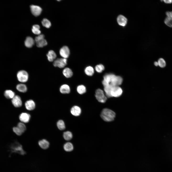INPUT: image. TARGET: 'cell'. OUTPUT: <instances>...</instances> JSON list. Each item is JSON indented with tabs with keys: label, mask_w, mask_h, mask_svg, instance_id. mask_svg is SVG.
<instances>
[{
	"label": "cell",
	"mask_w": 172,
	"mask_h": 172,
	"mask_svg": "<svg viewBox=\"0 0 172 172\" xmlns=\"http://www.w3.org/2000/svg\"><path fill=\"white\" fill-rule=\"evenodd\" d=\"M77 91L78 93L82 94L85 93L86 91V88L84 85H81L78 86L77 87Z\"/></svg>",
	"instance_id": "603a6c76"
},
{
	"label": "cell",
	"mask_w": 172,
	"mask_h": 172,
	"mask_svg": "<svg viewBox=\"0 0 172 172\" xmlns=\"http://www.w3.org/2000/svg\"><path fill=\"white\" fill-rule=\"evenodd\" d=\"M35 41L31 37H27L25 41V46L28 48L32 47L34 44Z\"/></svg>",
	"instance_id": "2e32d148"
},
{
	"label": "cell",
	"mask_w": 172,
	"mask_h": 172,
	"mask_svg": "<svg viewBox=\"0 0 172 172\" xmlns=\"http://www.w3.org/2000/svg\"><path fill=\"white\" fill-rule=\"evenodd\" d=\"M85 74L89 76H92L94 74V70L93 68L91 66H88L86 67L84 70Z\"/></svg>",
	"instance_id": "44dd1931"
},
{
	"label": "cell",
	"mask_w": 172,
	"mask_h": 172,
	"mask_svg": "<svg viewBox=\"0 0 172 172\" xmlns=\"http://www.w3.org/2000/svg\"><path fill=\"white\" fill-rule=\"evenodd\" d=\"M42 23L43 26L47 28H49L51 25L50 21L46 18L43 19L42 21Z\"/></svg>",
	"instance_id": "f1b7e54d"
},
{
	"label": "cell",
	"mask_w": 172,
	"mask_h": 172,
	"mask_svg": "<svg viewBox=\"0 0 172 172\" xmlns=\"http://www.w3.org/2000/svg\"><path fill=\"white\" fill-rule=\"evenodd\" d=\"M154 64L155 66H157L158 65V62L155 61L154 63Z\"/></svg>",
	"instance_id": "74e56055"
},
{
	"label": "cell",
	"mask_w": 172,
	"mask_h": 172,
	"mask_svg": "<svg viewBox=\"0 0 172 172\" xmlns=\"http://www.w3.org/2000/svg\"><path fill=\"white\" fill-rule=\"evenodd\" d=\"M63 136L65 140H69L72 139L73 135L71 132L67 131L64 132Z\"/></svg>",
	"instance_id": "484cf974"
},
{
	"label": "cell",
	"mask_w": 172,
	"mask_h": 172,
	"mask_svg": "<svg viewBox=\"0 0 172 172\" xmlns=\"http://www.w3.org/2000/svg\"><path fill=\"white\" fill-rule=\"evenodd\" d=\"M57 125L58 129L60 130H64L65 129L64 123L62 120L58 121L57 123Z\"/></svg>",
	"instance_id": "83f0119b"
},
{
	"label": "cell",
	"mask_w": 172,
	"mask_h": 172,
	"mask_svg": "<svg viewBox=\"0 0 172 172\" xmlns=\"http://www.w3.org/2000/svg\"><path fill=\"white\" fill-rule=\"evenodd\" d=\"M44 38V35L43 34H40L35 37V41L36 42Z\"/></svg>",
	"instance_id": "e575fe53"
},
{
	"label": "cell",
	"mask_w": 172,
	"mask_h": 172,
	"mask_svg": "<svg viewBox=\"0 0 172 172\" xmlns=\"http://www.w3.org/2000/svg\"><path fill=\"white\" fill-rule=\"evenodd\" d=\"M165 24L167 26L172 28V18L167 17L164 20Z\"/></svg>",
	"instance_id": "f546056e"
},
{
	"label": "cell",
	"mask_w": 172,
	"mask_h": 172,
	"mask_svg": "<svg viewBox=\"0 0 172 172\" xmlns=\"http://www.w3.org/2000/svg\"><path fill=\"white\" fill-rule=\"evenodd\" d=\"M123 81L121 76L112 73H107L104 75L102 83L104 87L119 86L122 84Z\"/></svg>",
	"instance_id": "6da1fadb"
},
{
	"label": "cell",
	"mask_w": 172,
	"mask_h": 172,
	"mask_svg": "<svg viewBox=\"0 0 172 172\" xmlns=\"http://www.w3.org/2000/svg\"><path fill=\"white\" fill-rule=\"evenodd\" d=\"M40 29V27L38 25H35L32 27V31L34 34L39 35L40 34L41 32Z\"/></svg>",
	"instance_id": "d4e9b609"
},
{
	"label": "cell",
	"mask_w": 172,
	"mask_h": 172,
	"mask_svg": "<svg viewBox=\"0 0 172 172\" xmlns=\"http://www.w3.org/2000/svg\"><path fill=\"white\" fill-rule=\"evenodd\" d=\"M11 102L13 106L15 107H21L22 102L20 97L18 95H15L12 99Z\"/></svg>",
	"instance_id": "9c48e42d"
},
{
	"label": "cell",
	"mask_w": 172,
	"mask_h": 172,
	"mask_svg": "<svg viewBox=\"0 0 172 172\" xmlns=\"http://www.w3.org/2000/svg\"><path fill=\"white\" fill-rule=\"evenodd\" d=\"M158 65L161 68H163L166 66V62L165 60L162 58H160L158 60Z\"/></svg>",
	"instance_id": "1f68e13d"
},
{
	"label": "cell",
	"mask_w": 172,
	"mask_h": 172,
	"mask_svg": "<svg viewBox=\"0 0 172 172\" xmlns=\"http://www.w3.org/2000/svg\"><path fill=\"white\" fill-rule=\"evenodd\" d=\"M104 91L107 97H118L122 94L123 90L119 86L104 87Z\"/></svg>",
	"instance_id": "7a4b0ae2"
},
{
	"label": "cell",
	"mask_w": 172,
	"mask_h": 172,
	"mask_svg": "<svg viewBox=\"0 0 172 172\" xmlns=\"http://www.w3.org/2000/svg\"><path fill=\"white\" fill-rule=\"evenodd\" d=\"M70 50L68 47L66 46H64L62 47L59 51V54L63 58L67 59L70 54Z\"/></svg>",
	"instance_id": "52a82bcc"
},
{
	"label": "cell",
	"mask_w": 172,
	"mask_h": 172,
	"mask_svg": "<svg viewBox=\"0 0 172 172\" xmlns=\"http://www.w3.org/2000/svg\"><path fill=\"white\" fill-rule=\"evenodd\" d=\"M64 148L66 151H70L73 150V147L72 144L70 142H68L65 143L64 145Z\"/></svg>",
	"instance_id": "cb8c5ba5"
},
{
	"label": "cell",
	"mask_w": 172,
	"mask_h": 172,
	"mask_svg": "<svg viewBox=\"0 0 172 172\" xmlns=\"http://www.w3.org/2000/svg\"><path fill=\"white\" fill-rule=\"evenodd\" d=\"M95 69L97 73H101L104 70L105 67L103 64H99L95 66Z\"/></svg>",
	"instance_id": "4dcf8cb0"
},
{
	"label": "cell",
	"mask_w": 172,
	"mask_h": 172,
	"mask_svg": "<svg viewBox=\"0 0 172 172\" xmlns=\"http://www.w3.org/2000/svg\"><path fill=\"white\" fill-rule=\"evenodd\" d=\"M12 149L13 152L18 153L21 155H24L26 153L23 149L22 146L19 144L14 146Z\"/></svg>",
	"instance_id": "5bb4252c"
},
{
	"label": "cell",
	"mask_w": 172,
	"mask_h": 172,
	"mask_svg": "<svg viewBox=\"0 0 172 172\" xmlns=\"http://www.w3.org/2000/svg\"><path fill=\"white\" fill-rule=\"evenodd\" d=\"M166 14L167 17L172 18V11H167L166 12Z\"/></svg>",
	"instance_id": "d590c367"
},
{
	"label": "cell",
	"mask_w": 172,
	"mask_h": 172,
	"mask_svg": "<svg viewBox=\"0 0 172 172\" xmlns=\"http://www.w3.org/2000/svg\"><path fill=\"white\" fill-rule=\"evenodd\" d=\"M70 112L71 114L75 116H78L81 114V110L79 107L77 106H74L71 108Z\"/></svg>",
	"instance_id": "4fadbf2b"
},
{
	"label": "cell",
	"mask_w": 172,
	"mask_h": 172,
	"mask_svg": "<svg viewBox=\"0 0 172 172\" xmlns=\"http://www.w3.org/2000/svg\"><path fill=\"white\" fill-rule=\"evenodd\" d=\"M47 56L48 60L50 62L53 61L56 57V53L52 50H50L48 51Z\"/></svg>",
	"instance_id": "d6986e66"
},
{
	"label": "cell",
	"mask_w": 172,
	"mask_h": 172,
	"mask_svg": "<svg viewBox=\"0 0 172 172\" xmlns=\"http://www.w3.org/2000/svg\"><path fill=\"white\" fill-rule=\"evenodd\" d=\"M67 62L66 59L64 58H58L54 60L53 64L55 67L63 68L67 65Z\"/></svg>",
	"instance_id": "8992f818"
},
{
	"label": "cell",
	"mask_w": 172,
	"mask_h": 172,
	"mask_svg": "<svg viewBox=\"0 0 172 172\" xmlns=\"http://www.w3.org/2000/svg\"><path fill=\"white\" fill-rule=\"evenodd\" d=\"M17 77L18 80L22 83L27 82L29 78V75L27 72L24 70L19 71L17 73Z\"/></svg>",
	"instance_id": "5b68a950"
},
{
	"label": "cell",
	"mask_w": 172,
	"mask_h": 172,
	"mask_svg": "<svg viewBox=\"0 0 172 172\" xmlns=\"http://www.w3.org/2000/svg\"><path fill=\"white\" fill-rule=\"evenodd\" d=\"M115 116L116 114L113 111L108 108L103 109L100 114V116L103 120L107 122L114 120Z\"/></svg>",
	"instance_id": "3957f363"
},
{
	"label": "cell",
	"mask_w": 172,
	"mask_h": 172,
	"mask_svg": "<svg viewBox=\"0 0 172 172\" xmlns=\"http://www.w3.org/2000/svg\"><path fill=\"white\" fill-rule=\"evenodd\" d=\"M16 88L18 91L22 93L26 92L27 90V86L23 84H20L17 85L16 86Z\"/></svg>",
	"instance_id": "7402d4cb"
},
{
	"label": "cell",
	"mask_w": 172,
	"mask_h": 172,
	"mask_svg": "<svg viewBox=\"0 0 172 172\" xmlns=\"http://www.w3.org/2000/svg\"><path fill=\"white\" fill-rule=\"evenodd\" d=\"M4 95L5 97L8 99H12L15 95L14 92L11 90H5Z\"/></svg>",
	"instance_id": "ffe728a7"
},
{
	"label": "cell",
	"mask_w": 172,
	"mask_h": 172,
	"mask_svg": "<svg viewBox=\"0 0 172 172\" xmlns=\"http://www.w3.org/2000/svg\"><path fill=\"white\" fill-rule=\"evenodd\" d=\"M167 4H170L172 2V0H161Z\"/></svg>",
	"instance_id": "8d00e7d4"
},
{
	"label": "cell",
	"mask_w": 172,
	"mask_h": 172,
	"mask_svg": "<svg viewBox=\"0 0 172 172\" xmlns=\"http://www.w3.org/2000/svg\"><path fill=\"white\" fill-rule=\"evenodd\" d=\"M95 96L97 100L101 103H104L107 100V97L104 91L100 89L96 90Z\"/></svg>",
	"instance_id": "277c9868"
},
{
	"label": "cell",
	"mask_w": 172,
	"mask_h": 172,
	"mask_svg": "<svg viewBox=\"0 0 172 172\" xmlns=\"http://www.w3.org/2000/svg\"><path fill=\"white\" fill-rule=\"evenodd\" d=\"M117 21L119 25L124 27L126 25L127 23V20L124 16L120 15L118 16Z\"/></svg>",
	"instance_id": "7c38bea8"
},
{
	"label": "cell",
	"mask_w": 172,
	"mask_h": 172,
	"mask_svg": "<svg viewBox=\"0 0 172 172\" xmlns=\"http://www.w3.org/2000/svg\"><path fill=\"white\" fill-rule=\"evenodd\" d=\"M38 143L40 146L44 149H46L48 148L49 145V142L46 140L44 139L39 141Z\"/></svg>",
	"instance_id": "e0dca14e"
},
{
	"label": "cell",
	"mask_w": 172,
	"mask_h": 172,
	"mask_svg": "<svg viewBox=\"0 0 172 172\" xmlns=\"http://www.w3.org/2000/svg\"><path fill=\"white\" fill-rule=\"evenodd\" d=\"M31 116L29 113H22L19 116L20 120L22 123H27L29 121Z\"/></svg>",
	"instance_id": "30bf717a"
},
{
	"label": "cell",
	"mask_w": 172,
	"mask_h": 172,
	"mask_svg": "<svg viewBox=\"0 0 172 172\" xmlns=\"http://www.w3.org/2000/svg\"><path fill=\"white\" fill-rule=\"evenodd\" d=\"M36 43L37 46L38 47H43L46 45L47 44L46 40L44 38L40 40Z\"/></svg>",
	"instance_id": "4316f807"
},
{
	"label": "cell",
	"mask_w": 172,
	"mask_h": 172,
	"mask_svg": "<svg viewBox=\"0 0 172 172\" xmlns=\"http://www.w3.org/2000/svg\"><path fill=\"white\" fill-rule=\"evenodd\" d=\"M30 8L32 13L35 16L39 15L42 11L41 8L38 5H32L30 6Z\"/></svg>",
	"instance_id": "ba28073f"
},
{
	"label": "cell",
	"mask_w": 172,
	"mask_h": 172,
	"mask_svg": "<svg viewBox=\"0 0 172 172\" xmlns=\"http://www.w3.org/2000/svg\"><path fill=\"white\" fill-rule=\"evenodd\" d=\"M60 92L63 94L69 93L70 91V89L69 86L66 84L62 85L59 88Z\"/></svg>",
	"instance_id": "9a60e30c"
},
{
	"label": "cell",
	"mask_w": 172,
	"mask_h": 172,
	"mask_svg": "<svg viewBox=\"0 0 172 172\" xmlns=\"http://www.w3.org/2000/svg\"><path fill=\"white\" fill-rule=\"evenodd\" d=\"M26 108L28 110H32L35 107V104L34 101L32 100H29L27 101L25 103Z\"/></svg>",
	"instance_id": "8fae6325"
},
{
	"label": "cell",
	"mask_w": 172,
	"mask_h": 172,
	"mask_svg": "<svg viewBox=\"0 0 172 172\" xmlns=\"http://www.w3.org/2000/svg\"><path fill=\"white\" fill-rule=\"evenodd\" d=\"M57 0V1H60V0Z\"/></svg>",
	"instance_id": "f35d334b"
},
{
	"label": "cell",
	"mask_w": 172,
	"mask_h": 172,
	"mask_svg": "<svg viewBox=\"0 0 172 172\" xmlns=\"http://www.w3.org/2000/svg\"><path fill=\"white\" fill-rule=\"evenodd\" d=\"M62 73L64 76L67 78L71 77L73 75V72L72 70L68 67L65 68L63 70Z\"/></svg>",
	"instance_id": "ac0fdd59"
},
{
	"label": "cell",
	"mask_w": 172,
	"mask_h": 172,
	"mask_svg": "<svg viewBox=\"0 0 172 172\" xmlns=\"http://www.w3.org/2000/svg\"><path fill=\"white\" fill-rule=\"evenodd\" d=\"M17 127L23 133L25 132L26 130V126L25 124L22 122L18 123L17 124Z\"/></svg>",
	"instance_id": "d6a6232c"
},
{
	"label": "cell",
	"mask_w": 172,
	"mask_h": 172,
	"mask_svg": "<svg viewBox=\"0 0 172 172\" xmlns=\"http://www.w3.org/2000/svg\"><path fill=\"white\" fill-rule=\"evenodd\" d=\"M13 130L14 132L18 136L21 135L23 133L17 127H14L13 128Z\"/></svg>",
	"instance_id": "836d02e7"
}]
</instances>
